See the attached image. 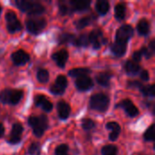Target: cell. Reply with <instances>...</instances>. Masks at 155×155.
Here are the masks:
<instances>
[{
  "label": "cell",
  "mask_w": 155,
  "mask_h": 155,
  "mask_svg": "<svg viewBox=\"0 0 155 155\" xmlns=\"http://www.w3.org/2000/svg\"><path fill=\"white\" fill-rule=\"evenodd\" d=\"M28 124L32 127L35 135L41 137L48 127V119L45 115H40L39 117L30 116L28 119Z\"/></svg>",
  "instance_id": "obj_1"
},
{
  "label": "cell",
  "mask_w": 155,
  "mask_h": 155,
  "mask_svg": "<svg viewBox=\"0 0 155 155\" xmlns=\"http://www.w3.org/2000/svg\"><path fill=\"white\" fill-rule=\"evenodd\" d=\"M15 5L17 7L23 11L27 13L28 15H41L45 12V7L36 2H30V1H25V0H18L15 2Z\"/></svg>",
  "instance_id": "obj_2"
},
{
  "label": "cell",
  "mask_w": 155,
  "mask_h": 155,
  "mask_svg": "<svg viewBox=\"0 0 155 155\" xmlns=\"http://www.w3.org/2000/svg\"><path fill=\"white\" fill-rule=\"evenodd\" d=\"M109 97L104 94H95L92 95L89 102V106L92 110L104 113L109 106Z\"/></svg>",
  "instance_id": "obj_3"
},
{
  "label": "cell",
  "mask_w": 155,
  "mask_h": 155,
  "mask_svg": "<svg viewBox=\"0 0 155 155\" xmlns=\"http://www.w3.org/2000/svg\"><path fill=\"white\" fill-rule=\"evenodd\" d=\"M23 97V92L21 90L4 89L0 92V101L3 104H17Z\"/></svg>",
  "instance_id": "obj_4"
},
{
  "label": "cell",
  "mask_w": 155,
  "mask_h": 155,
  "mask_svg": "<svg viewBox=\"0 0 155 155\" xmlns=\"http://www.w3.org/2000/svg\"><path fill=\"white\" fill-rule=\"evenodd\" d=\"M134 36V28L129 25H124L121 26L116 32V42L127 44V42Z\"/></svg>",
  "instance_id": "obj_5"
},
{
  "label": "cell",
  "mask_w": 155,
  "mask_h": 155,
  "mask_svg": "<svg viewBox=\"0 0 155 155\" xmlns=\"http://www.w3.org/2000/svg\"><path fill=\"white\" fill-rule=\"evenodd\" d=\"M46 25V21L44 18L30 19L26 22V29L29 33L37 35L41 33Z\"/></svg>",
  "instance_id": "obj_6"
},
{
  "label": "cell",
  "mask_w": 155,
  "mask_h": 155,
  "mask_svg": "<svg viewBox=\"0 0 155 155\" xmlns=\"http://www.w3.org/2000/svg\"><path fill=\"white\" fill-rule=\"evenodd\" d=\"M5 20H6L7 30L9 33L14 34L22 29V25L19 22V20L17 19V17L14 12H7L5 15Z\"/></svg>",
  "instance_id": "obj_7"
},
{
  "label": "cell",
  "mask_w": 155,
  "mask_h": 155,
  "mask_svg": "<svg viewBox=\"0 0 155 155\" xmlns=\"http://www.w3.org/2000/svg\"><path fill=\"white\" fill-rule=\"evenodd\" d=\"M89 43L94 49H99L102 45L106 43V39L103 36V32L100 29H94L88 35Z\"/></svg>",
  "instance_id": "obj_8"
},
{
  "label": "cell",
  "mask_w": 155,
  "mask_h": 155,
  "mask_svg": "<svg viewBox=\"0 0 155 155\" xmlns=\"http://www.w3.org/2000/svg\"><path fill=\"white\" fill-rule=\"evenodd\" d=\"M66 86H67V79H66V77L64 76V75H59L56 78L55 83L51 86L50 92L53 94L61 95V94H64Z\"/></svg>",
  "instance_id": "obj_9"
},
{
  "label": "cell",
  "mask_w": 155,
  "mask_h": 155,
  "mask_svg": "<svg viewBox=\"0 0 155 155\" xmlns=\"http://www.w3.org/2000/svg\"><path fill=\"white\" fill-rule=\"evenodd\" d=\"M117 107H120L122 109L124 110V112L130 116V117H135L138 114H139V111L137 109V107L133 104V102L129 99H125V100H123L118 105Z\"/></svg>",
  "instance_id": "obj_10"
},
{
  "label": "cell",
  "mask_w": 155,
  "mask_h": 155,
  "mask_svg": "<svg viewBox=\"0 0 155 155\" xmlns=\"http://www.w3.org/2000/svg\"><path fill=\"white\" fill-rule=\"evenodd\" d=\"M23 130H24V128L20 124H18V123L14 124V125L12 127V131L8 137V143L11 144H15V143H19L21 140V135H22Z\"/></svg>",
  "instance_id": "obj_11"
},
{
  "label": "cell",
  "mask_w": 155,
  "mask_h": 155,
  "mask_svg": "<svg viewBox=\"0 0 155 155\" xmlns=\"http://www.w3.org/2000/svg\"><path fill=\"white\" fill-rule=\"evenodd\" d=\"M11 58H12V61L14 62V64L15 65H23L29 61L30 56L25 51L18 50V51H15V53L12 54Z\"/></svg>",
  "instance_id": "obj_12"
},
{
  "label": "cell",
  "mask_w": 155,
  "mask_h": 155,
  "mask_svg": "<svg viewBox=\"0 0 155 155\" xmlns=\"http://www.w3.org/2000/svg\"><path fill=\"white\" fill-rule=\"evenodd\" d=\"M68 53L66 50L63 49V50H60V51H57L55 52L53 55H52V59L55 62V64L61 67V68H64L67 60H68Z\"/></svg>",
  "instance_id": "obj_13"
},
{
  "label": "cell",
  "mask_w": 155,
  "mask_h": 155,
  "mask_svg": "<svg viewBox=\"0 0 155 155\" xmlns=\"http://www.w3.org/2000/svg\"><path fill=\"white\" fill-rule=\"evenodd\" d=\"M75 86L79 91H88L94 86V83L93 80L86 75L77 78L75 81Z\"/></svg>",
  "instance_id": "obj_14"
},
{
  "label": "cell",
  "mask_w": 155,
  "mask_h": 155,
  "mask_svg": "<svg viewBox=\"0 0 155 155\" xmlns=\"http://www.w3.org/2000/svg\"><path fill=\"white\" fill-rule=\"evenodd\" d=\"M57 112H58V115L60 119L65 120L69 117L70 113H71L70 105L64 101H60L57 104Z\"/></svg>",
  "instance_id": "obj_15"
},
{
  "label": "cell",
  "mask_w": 155,
  "mask_h": 155,
  "mask_svg": "<svg viewBox=\"0 0 155 155\" xmlns=\"http://www.w3.org/2000/svg\"><path fill=\"white\" fill-rule=\"evenodd\" d=\"M35 103L37 106H40L45 112H51L53 109V104L49 102L44 95H37L35 98Z\"/></svg>",
  "instance_id": "obj_16"
},
{
  "label": "cell",
  "mask_w": 155,
  "mask_h": 155,
  "mask_svg": "<svg viewBox=\"0 0 155 155\" xmlns=\"http://www.w3.org/2000/svg\"><path fill=\"white\" fill-rule=\"evenodd\" d=\"M106 128L111 131L109 134V139L111 141H116L117 137L121 133V126L115 122H110L106 124Z\"/></svg>",
  "instance_id": "obj_17"
},
{
  "label": "cell",
  "mask_w": 155,
  "mask_h": 155,
  "mask_svg": "<svg viewBox=\"0 0 155 155\" xmlns=\"http://www.w3.org/2000/svg\"><path fill=\"white\" fill-rule=\"evenodd\" d=\"M69 5L72 8L73 12H74V11H85L90 7L91 2L90 1H70Z\"/></svg>",
  "instance_id": "obj_18"
},
{
  "label": "cell",
  "mask_w": 155,
  "mask_h": 155,
  "mask_svg": "<svg viewBox=\"0 0 155 155\" xmlns=\"http://www.w3.org/2000/svg\"><path fill=\"white\" fill-rule=\"evenodd\" d=\"M112 77V74L107 72H102L96 75V82L104 87H108L110 85V79Z\"/></svg>",
  "instance_id": "obj_19"
},
{
  "label": "cell",
  "mask_w": 155,
  "mask_h": 155,
  "mask_svg": "<svg viewBox=\"0 0 155 155\" xmlns=\"http://www.w3.org/2000/svg\"><path fill=\"white\" fill-rule=\"evenodd\" d=\"M150 29H151V25L150 22L146 19H142L139 21L138 25H137V30L138 33L141 35H147L150 33Z\"/></svg>",
  "instance_id": "obj_20"
},
{
  "label": "cell",
  "mask_w": 155,
  "mask_h": 155,
  "mask_svg": "<svg viewBox=\"0 0 155 155\" xmlns=\"http://www.w3.org/2000/svg\"><path fill=\"white\" fill-rule=\"evenodd\" d=\"M126 49H127V44L115 42L114 44L111 45V50L116 56L124 55L126 52Z\"/></svg>",
  "instance_id": "obj_21"
},
{
  "label": "cell",
  "mask_w": 155,
  "mask_h": 155,
  "mask_svg": "<svg viewBox=\"0 0 155 155\" xmlns=\"http://www.w3.org/2000/svg\"><path fill=\"white\" fill-rule=\"evenodd\" d=\"M124 69L126 71V73L130 75H134V74H137L140 71H141V67L140 65L134 62V61H127L125 63L124 65Z\"/></svg>",
  "instance_id": "obj_22"
},
{
  "label": "cell",
  "mask_w": 155,
  "mask_h": 155,
  "mask_svg": "<svg viewBox=\"0 0 155 155\" xmlns=\"http://www.w3.org/2000/svg\"><path fill=\"white\" fill-rule=\"evenodd\" d=\"M109 8H110V5L106 0H99L95 4V9L97 13L101 15H106L107 12L109 11Z\"/></svg>",
  "instance_id": "obj_23"
},
{
  "label": "cell",
  "mask_w": 155,
  "mask_h": 155,
  "mask_svg": "<svg viewBox=\"0 0 155 155\" xmlns=\"http://www.w3.org/2000/svg\"><path fill=\"white\" fill-rule=\"evenodd\" d=\"M114 14H115L116 19H118V20L124 19L125 15H126V5L123 3L117 4L114 8Z\"/></svg>",
  "instance_id": "obj_24"
},
{
  "label": "cell",
  "mask_w": 155,
  "mask_h": 155,
  "mask_svg": "<svg viewBox=\"0 0 155 155\" xmlns=\"http://www.w3.org/2000/svg\"><path fill=\"white\" fill-rule=\"evenodd\" d=\"M90 73V70L87 68H74L69 71V75L72 77H83V76H86L88 74Z\"/></svg>",
  "instance_id": "obj_25"
},
{
  "label": "cell",
  "mask_w": 155,
  "mask_h": 155,
  "mask_svg": "<svg viewBox=\"0 0 155 155\" xmlns=\"http://www.w3.org/2000/svg\"><path fill=\"white\" fill-rule=\"evenodd\" d=\"M76 36L73 34H62L59 37H58V43L59 44H74L75 41Z\"/></svg>",
  "instance_id": "obj_26"
},
{
  "label": "cell",
  "mask_w": 155,
  "mask_h": 155,
  "mask_svg": "<svg viewBox=\"0 0 155 155\" xmlns=\"http://www.w3.org/2000/svg\"><path fill=\"white\" fill-rule=\"evenodd\" d=\"M89 44H90L89 43V38H88L87 35H81L80 36L75 38V41L74 43V45H76V46H84V47L88 46Z\"/></svg>",
  "instance_id": "obj_27"
},
{
  "label": "cell",
  "mask_w": 155,
  "mask_h": 155,
  "mask_svg": "<svg viewBox=\"0 0 155 155\" xmlns=\"http://www.w3.org/2000/svg\"><path fill=\"white\" fill-rule=\"evenodd\" d=\"M142 94L144 96H148V97H154L155 95V86L153 84L151 85H147V86H143L141 89Z\"/></svg>",
  "instance_id": "obj_28"
},
{
  "label": "cell",
  "mask_w": 155,
  "mask_h": 155,
  "mask_svg": "<svg viewBox=\"0 0 155 155\" xmlns=\"http://www.w3.org/2000/svg\"><path fill=\"white\" fill-rule=\"evenodd\" d=\"M49 79V73L47 70L45 69H40L38 72H37V80L38 82L42 83V84H45L48 81Z\"/></svg>",
  "instance_id": "obj_29"
},
{
  "label": "cell",
  "mask_w": 155,
  "mask_h": 155,
  "mask_svg": "<svg viewBox=\"0 0 155 155\" xmlns=\"http://www.w3.org/2000/svg\"><path fill=\"white\" fill-rule=\"evenodd\" d=\"M117 148L114 145H105L104 147H103L102 149V154L103 155H117Z\"/></svg>",
  "instance_id": "obj_30"
},
{
  "label": "cell",
  "mask_w": 155,
  "mask_h": 155,
  "mask_svg": "<svg viewBox=\"0 0 155 155\" xmlns=\"http://www.w3.org/2000/svg\"><path fill=\"white\" fill-rule=\"evenodd\" d=\"M92 22V18L89 17V16H86V17H83L81 18L80 20H78V22L76 23V28L81 30L84 27H86L87 25H89Z\"/></svg>",
  "instance_id": "obj_31"
},
{
  "label": "cell",
  "mask_w": 155,
  "mask_h": 155,
  "mask_svg": "<svg viewBox=\"0 0 155 155\" xmlns=\"http://www.w3.org/2000/svg\"><path fill=\"white\" fill-rule=\"evenodd\" d=\"M59 12L62 15H70L73 13V10L69 5V3L65 4V3H62L59 5Z\"/></svg>",
  "instance_id": "obj_32"
},
{
  "label": "cell",
  "mask_w": 155,
  "mask_h": 155,
  "mask_svg": "<svg viewBox=\"0 0 155 155\" xmlns=\"http://www.w3.org/2000/svg\"><path fill=\"white\" fill-rule=\"evenodd\" d=\"M154 124H152V125L147 129V131L145 132V134H144V139H145V141L153 142V141H154Z\"/></svg>",
  "instance_id": "obj_33"
},
{
  "label": "cell",
  "mask_w": 155,
  "mask_h": 155,
  "mask_svg": "<svg viewBox=\"0 0 155 155\" xmlns=\"http://www.w3.org/2000/svg\"><path fill=\"white\" fill-rule=\"evenodd\" d=\"M69 148L66 144H61L58 145L55 148L54 153L55 155H69Z\"/></svg>",
  "instance_id": "obj_34"
},
{
  "label": "cell",
  "mask_w": 155,
  "mask_h": 155,
  "mask_svg": "<svg viewBox=\"0 0 155 155\" xmlns=\"http://www.w3.org/2000/svg\"><path fill=\"white\" fill-rule=\"evenodd\" d=\"M94 125H95L94 122L93 120H91V119L85 118V119H84V120L82 121V126H83V128H84V130H86V131L93 129V128L94 127Z\"/></svg>",
  "instance_id": "obj_35"
},
{
  "label": "cell",
  "mask_w": 155,
  "mask_h": 155,
  "mask_svg": "<svg viewBox=\"0 0 155 155\" xmlns=\"http://www.w3.org/2000/svg\"><path fill=\"white\" fill-rule=\"evenodd\" d=\"M28 153L30 155H39L40 153V144L38 143H34L30 145Z\"/></svg>",
  "instance_id": "obj_36"
},
{
  "label": "cell",
  "mask_w": 155,
  "mask_h": 155,
  "mask_svg": "<svg viewBox=\"0 0 155 155\" xmlns=\"http://www.w3.org/2000/svg\"><path fill=\"white\" fill-rule=\"evenodd\" d=\"M140 51H141L142 54L144 55L147 59H150V58L153 56V53H152V52L150 51V49L147 48V47H143Z\"/></svg>",
  "instance_id": "obj_37"
},
{
  "label": "cell",
  "mask_w": 155,
  "mask_h": 155,
  "mask_svg": "<svg viewBox=\"0 0 155 155\" xmlns=\"http://www.w3.org/2000/svg\"><path fill=\"white\" fill-rule=\"evenodd\" d=\"M142 57H143V54H142L141 51L140 50L139 51H136L133 54V61L138 64V62H140L142 60Z\"/></svg>",
  "instance_id": "obj_38"
},
{
  "label": "cell",
  "mask_w": 155,
  "mask_h": 155,
  "mask_svg": "<svg viewBox=\"0 0 155 155\" xmlns=\"http://www.w3.org/2000/svg\"><path fill=\"white\" fill-rule=\"evenodd\" d=\"M127 85H128V87H129V88H139L140 90H141V89H142V87L143 86L140 82H137V81L129 82Z\"/></svg>",
  "instance_id": "obj_39"
},
{
  "label": "cell",
  "mask_w": 155,
  "mask_h": 155,
  "mask_svg": "<svg viewBox=\"0 0 155 155\" xmlns=\"http://www.w3.org/2000/svg\"><path fill=\"white\" fill-rule=\"evenodd\" d=\"M140 77H141V79H142L143 81H145V82L149 81V80H150V74H149V72H148V71H146V70L142 71V73H141V74H140Z\"/></svg>",
  "instance_id": "obj_40"
},
{
  "label": "cell",
  "mask_w": 155,
  "mask_h": 155,
  "mask_svg": "<svg viewBox=\"0 0 155 155\" xmlns=\"http://www.w3.org/2000/svg\"><path fill=\"white\" fill-rule=\"evenodd\" d=\"M150 51L153 54V52L155 51V43L154 40H152L150 43Z\"/></svg>",
  "instance_id": "obj_41"
},
{
  "label": "cell",
  "mask_w": 155,
  "mask_h": 155,
  "mask_svg": "<svg viewBox=\"0 0 155 155\" xmlns=\"http://www.w3.org/2000/svg\"><path fill=\"white\" fill-rule=\"evenodd\" d=\"M4 133H5V127L2 124H0V138L4 135Z\"/></svg>",
  "instance_id": "obj_42"
},
{
  "label": "cell",
  "mask_w": 155,
  "mask_h": 155,
  "mask_svg": "<svg viewBox=\"0 0 155 155\" xmlns=\"http://www.w3.org/2000/svg\"><path fill=\"white\" fill-rule=\"evenodd\" d=\"M0 13H1V6H0Z\"/></svg>",
  "instance_id": "obj_43"
}]
</instances>
